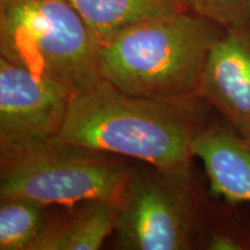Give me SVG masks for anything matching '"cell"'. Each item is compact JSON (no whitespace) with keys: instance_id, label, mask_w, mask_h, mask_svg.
I'll list each match as a JSON object with an SVG mask.
<instances>
[{"instance_id":"obj_1","label":"cell","mask_w":250,"mask_h":250,"mask_svg":"<svg viewBox=\"0 0 250 250\" xmlns=\"http://www.w3.org/2000/svg\"><path fill=\"white\" fill-rule=\"evenodd\" d=\"M201 98L131 95L100 79L73 92L58 142L127 156L177 177H191L192 143L210 123Z\"/></svg>"},{"instance_id":"obj_2","label":"cell","mask_w":250,"mask_h":250,"mask_svg":"<svg viewBox=\"0 0 250 250\" xmlns=\"http://www.w3.org/2000/svg\"><path fill=\"white\" fill-rule=\"evenodd\" d=\"M223 31L192 11L144 21L99 46L100 76L131 95L199 98L206 59Z\"/></svg>"},{"instance_id":"obj_3","label":"cell","mask_w":250,"mask_h":250,"mask_svg":"<svg viewBox=\"0 0 250 250\" xmlns=\"http://www.w3.org/2000/svg\"><path fill=\"white\" fill-rule=\"evenodd\" d=\"M99 46L70 0H0V57L77 92L102 79Z\"/></svg>"},{"instance_id":"obj_4","label":"cell","mask_w":250,"mask_h":250,"mask_svg":"<svg viewBox=\"0 0 250 250\" xmlns=\"http://www.w3.org/2000/svg\"><path fill=\"white\" fill-rule=\"evenodd\" d=\"M117 156L56 140L1 159L0 197H24L44 206L116 204L131 169Z\"/></svg>"},{"instance_id":"obj_5","label":"cell","mask_w":250,"mask_h":250,"mask_svg":"<svg viewBox=\"0 0 250 250\" xmlns=\"http://www.w3.org/2000/svg\"><path fill=\"white\" fill-rule=\"evenodd\" d=\"M204 206L191 177L131 168L116 203L112 235L125 250H188L199 243Z\"/></svg>"},{"instance_id":"obj_6","label":"cell","mask_w":250,"mask_h":250,"mask_svg":"<svg viewBox=\"0 0 250 250\" xmlns=\"http://www.w3.org/2000/svg\"><path fill=\"white\" fill-rule=\"evenodd\" d=\"M73 90L0 57V158L56 142Z\"/></svg>"},{"instance_id":"obj_7","label":"cell","mask_w":250,"mask_h":250,"mask_svg":"<svg viewBox=\"0 0 250 250\" xmlns=\"http://www.w3.org/2000/svg\"><path fill=\"white\" fill-rule=\"evenodd\" d=\"M198 96L250 140V26L224 29L215 40Z\"/></svg>"},{"instance_id":"obj_8","label":"cell","mask_w":250,"mask_h":250,"mask_svg":"<svg viewBox=\"0 0 250 250\" xmlns=\"http://www.w3.org/2000/svg\"><path fill=\"white\" fill-rule=\"evenodd\" d=\"M215 198L233 205L250 204V140L226 122L208 123L192 143Z\"/></svg>"},{"instance_id":"obj_9","label":"cell","mask_w":250,"mask_h":250,"mask_svg":"<svg viewBox=\"0 0 250 250\" xmlns=\"http://www.w3.org/2000/svg\"><path fill=\"white\" fill-rule=\"evenodd\" d=\"M115 219V203H79V208L64 217L50 219L31 250H98L114 233Z\"/></svg>"},{"instance_id":"obj_10","label":"cell","mask_w":250,"mask_h":250,"mask_svg":"<svg viewBox=\"0 0 250 250\" xmlns=\"http://www.w3.org/2000/svg\"><path fill=\"white\" fill-rule=\"evenodd\" d=\"M98 46L134 24L190 11L186 0H70Z\"/></svg>"},{"instance_id":"obj_11","label":"cell","mask_w":250,"mask_h":250,"mask_svg":"<svg viewBox=\"0 0 250 250\" xmlns=\"http://www.w3.org/2000/svg\"><path fill=\"white\" fill-rule=\"evenodd\" d=\"M45 208L24 197H0V250H31L50 221Z\"/></svg>"},{"instance_id":"obj_12","label":"cell","mask_w":250,"mask_h":250,"mask_svg":"<svg viewBox=\"0 0 250 250\" xmlns=\"http://www.w3.org/2000/svg\"><path fill=\"white\" fill-rule=\"evenodd\" d=\"M198 245L208 250H250V223L225 208L212 213L204 208Z\"/></svg>"},{"instance_id":"obj_13","label":"cell","mask_w":250,"mask_h":250,"mask_svg":"<svg viewBox=\"0 0 250 250\" xmlns=\"http://www.w3.org/2000/svg\"><path fill=\"white\" fill-rule=\"evenodd\" d=\"M193 13L224 29L250 26V0H186Z\"/></svg>"}]
</instances>
